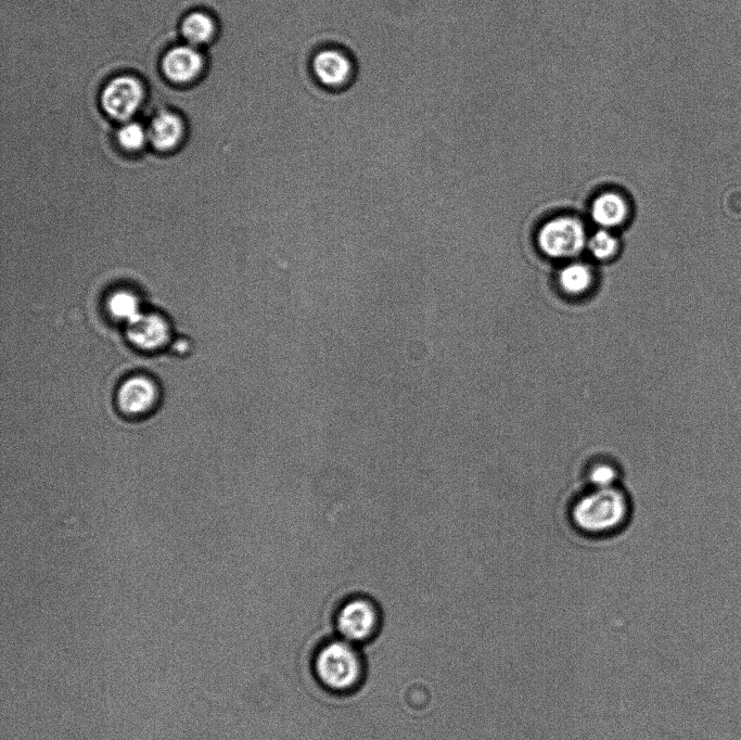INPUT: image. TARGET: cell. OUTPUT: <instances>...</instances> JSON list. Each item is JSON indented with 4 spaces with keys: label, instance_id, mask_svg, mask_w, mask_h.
I'll use <instances>...</instances> for the list:
<instances>
[{
    "label": "cell",
    "instance_id": "cell-3",
    "mask_svg": "<svg viewBox=\"0 0 741 740\" xmlns=\"http://www.w3.org/2000/svg\"><path fill=\"white\" fill-rule=\"evenodd\" d=\"M338 637L360 645L372 639L381 624L378 604L368 596L353 595L343 600L334 616Z\"/></svg>",
    "mask_w": 741,
    "mask_h": 740
},
{
    "label": "cell",
    "instance_id": "cell-2",
    "mask_svg": "<svg viewBox=\"0 0 741 740\" xmlns=\"http://www.w3.org/2000/svg\"><path fill=\"white\" fill-rule=\"evenodd\" d=\"M312 672L322 688L347 693L360 686L365 664L357 645L337 637L319 646L312 658Z\"/></svg>",
    "mask_w": 741,
    "mask_h": 740
},
{
    "label": "cell",
    "instance_id": "cell-9",
    "mask_svg": "<svg viewBox=\"0 0 741 740\" xmlns=\"http://www.w3.org/2000/svg\"><path fill=\"white\" fill-rule=\"evenodd\" d=\"M129 341L141 349H156L165 345L169 339L166 320L156 314L140 312L127 323Z\"/></svg>",
    "mask_w": 741,
    "mask_h": 740
},
{
    "label": "cell",
    "instance_id": "cell-5",
    "mask_svg": "<svg viewBox=\"0 0 741 740\" xmlns=\"http://www.w3.org/2000/svg\"><path fill=\"white\" fill-rule=\"evenodd\" d=\"M310 72L317 84L324 89L342 90L354 81L356 65L345 50L331 46L312 54Z\"/></svg>",
    "mask_w": 741,
    "mask_h": 740
},
{
    "label": "cell",
    "instance_id": "cell-11",
    "mask_svg": "<svg viewBox=\"0 0 741 740\" xmlns=\"http://www.w3.org/2000/svg\"><path fill=\"white\" fill-rule=\"evenodd\" d=\"M183 125L178 115L171 112L156 114L148 129V139L159 151L174 149L182 139Z\"/></svg>",
    "mask_w": 741,
    "mask_h": 740
},
{
    "label": "cell",
    "instance_id": "cell-4",
    "mask_svg": "<svg viewBox=\"0 0 741 740\" xmlns=\"http://www.w3.org/2000/svg\"><path fill=\"white\" fill-rule=\"evenodd\" d=\"M584 224L574 216H558L545 222L538 232L540 251L557 259L577 256L587 245Z\"/></svg>",
    "mask_w": 741,
    "mask_h": 740
},
{
    "label": "cell",
    "instance_id": "cell-6",
    "mask_svg": "<svg viewBox=\"0 0 741 740\" xmlns=\"http://www.w3.org/2000/svg\"><path fill=\"white\" fill-rule=\"evenodd\" d=\"M144 97L141 82L132 76H118L110 80L101 94L104 112L116 120L126 122L140 107Z\"/></svg>",
    "mask_w": 741,
    "mask_h": 740
},
{
    "label": "cell",
    "instance_id": "cell-15",
    "mask_svg": "<svg viewBox=\"0 0 741 740\" xmlns=\"http://www.w3.org/2000/svg\"><path fill=\"white\" fill-rule=\"evenodd\" d=\"M586 247L596 259L606 260L616 254L618 241L608 229L601 228L588 238Z\"/></svg>",
    "mask_w": 741,
    "mask_h": 740
},
{
    "label": "cell",
    "instance_id": "cell-14",
    "mask_svg": "<svg viewBox=\"0 0 741 740\" xmlns=\"http://www.w3.org/2000/svg\"><path fill=\"white\" fill-rule=\"evenodd\" d=\"M106 307L115 319L126 321L127 323L140 314L137 296L125 290L113 293L107 299Z\"/></svg>",
    "mask_w": 741,
    "mask_h": 740
},
{
    "label": "cell",
    "instance_id": "cell-17",
    "mask_svg": "<svg viewBox=\"0 0 741 740\" xmlns=\"http://www.w3.org/2000/svg\"><path fill=\"white\" fill-rule=\"evenodd\" d=\"M590 486L604 487L615 485L616 470L608 463H596L588 472Z\"/></svg>",
    "mask_w": 741,
    "mask_h": 740
},
{
    "label": "cell",
    "instance_id": "cell-16",
    "mask_svg": "<svg viewBox=\"0 0 741 740\" xmlns=\"http://www.w3.org/2000/svg\"><path fill=\"white\" fill-rule=\"evenodd\" d=\"M148 140V130L135 122H127L117 131V141L127 151L140 150Z\"/></svg>",
    "mask_w": 741,
    "mask_h": 740
},
{
    "label": "cell",
    "instance_id": "cell-10",
    "mask_svg": "<svg viewBox=\"0 0 741 740\" xmlns=\"http://www.w3.org/2000/svg\"><path fill=\"white\" fill-rule=\"evenodd\" d=\"M590 216L603 229L618 227L627 219L628 205L619 193L606 191L591 203Z\"/></svg>",
    "mask_w": 741,
    "mask_h": 740
},
{
    "label": "cell",
    "instance_id": "cell-8",
    "mask_svg": "<svg viewBox=\"0 0 741 740\" xmlns=\"http://www.w3.org/2000/svg\"><path fill=\"white\" fill-rule=\"evenodd\" d=\"M203 63V56L195 47L177 46L164 55L162 69L170 81L188 84L201 73Z\"/></svg>",
    "mask_w": 741,
    "mask_h": 740
},
{
    "label": "cell",
    "instance_id": "cell-1",
    "mask_svg": "<svg viewBox=\"0 0 741 740\" xmlns=\"http://www.w3.org/2000/svg\"><path fill=\"white\" fill-rule=\"evenodd\" d=\"M627 497L616 486L596 487L580 494L571 508L575 527L587 535H606L618 530L629 513Z\"/></svg>",
    "mask_w": 741,
    "mask_h": 740
},
{
    "label": "cell",
    "instance_id": "cell-7",
    "mask_svg": "<svg viewBox=\"0 0 741 740\" xmlns=\"http://www.w3.org/2000/svg\"><path fill=\"white\" fill-rule=\"evenodd\" d=\"M159 398L156 383L145 375L126 379L116 393L119 411L130 418H141L155 409Z\"/></svg>",
    "mask_w": 741,
    "mask_h": 740
},
{
    "label": "cell",
    "instance_id": "cell-13",
    "mask_svg": "<svg viewBox=\"0 0 741 740\" xmlns=\"http://www.w3.org/2000/svg\"><path fill=\"white\" fill-rule=\"evenodd\" d=\"M181 33L188 43L195 47L213 39L216 25L208 14L196 11L183 18Z\"/></svg>",
    "mask_w": 741,
    "mask_h": 740
},
{
    "label": "cell",
    "instance_id": "cell-12",
    "mask_svg": "<svg viewBox=\"0 0 741 740\" xmlns=\"http://www.w3.org/2000/svg\"><path fill=\"white\" fill-rule=\"evenodd\" d=\"M558 283L566 294H584L591 286L592 271L590 267L584 263H570L559 271Z\"/></svg>",
    "mask_w": 741,
    "mask_h": 740
}]
</instances>
